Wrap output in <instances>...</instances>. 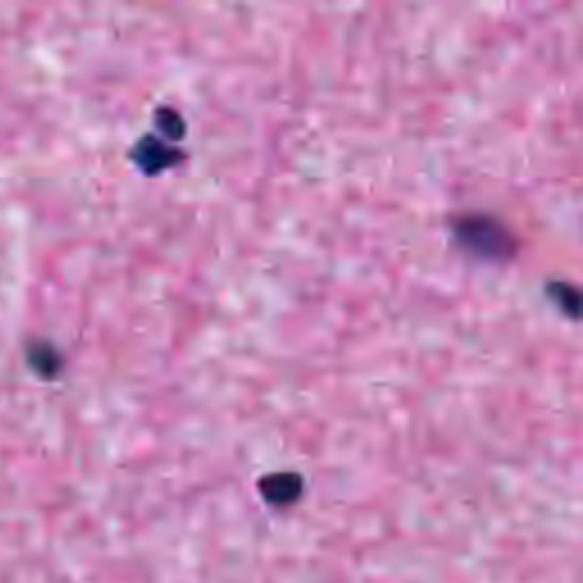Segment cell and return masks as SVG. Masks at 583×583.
<instances>
[{
    "instance_id": "cell-2",
    "label": "cell",
    "mask_w": 583,
    "mask_h": 583,
    "mask_svg": "<svg viewBox=\"0 0 583 583\" xmlns=\"http://www.w3.org/2000/svg\"><path fill=\"white\" fill-rule=\"evenodd\" d=\"M260 490H262V497L270 503L285 506V503H292L301 494V479L296 474H274V476H267V479L260 481Z\"/></svg>"
},
{
    "instance_id": "cell-1",
    "label": "cell",
    "mask_w": 583,
    "mask_h": 583,
    "mask_svg": "<svg viewBox=\"0 0 583 583\" xmlns=\"http://www.w3.org/2000/svg\"><path fill=\"white\" fill-rule=\"evenodd\" d=\"M459 240L472 253L485 255V258H509L513 253L510 235L497 221L484 219V217H469V219L460 221Z\"/></svg>"
},
{
    "instance_id": "cell-3",
    "label": "cell",
    "mask_w": 583,
    "mask_h": 583,
    "mask_svg": "<svg viewBox=\"0 0 583 583\" xmlns=\"http://www.w3.org/2000/svg\"><path fill=\"white\" fill-rule=\"evenodd\" d=\"M176 160H180L178 150L169 149L167 144L158 141L155 137H146L140 144V165L149 174H158L165 167H171Z\"/></svg>"
}]
</instances>
